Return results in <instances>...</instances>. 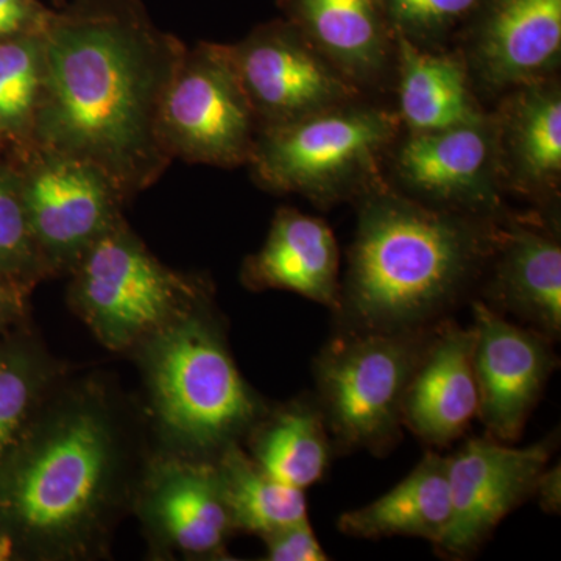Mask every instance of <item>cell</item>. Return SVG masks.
<instances>
[{"label":"cell","mask_w":561,"mask_h":561,"mask_svg":"<svg viewBox=\"0 0 561 561\" xmlns=\"http://www.w3.org/2000/svg\"><path fill=\"white\" fill-rule=\"evenodd\" d=\"M41 36L35 147L87 162L127 202L149 190L173 161L160 114L186 44L142 0H69L50 9Z\"/></svg>","instance_id":"1"},{"label":"cell","mask_w":561,"mask_h":561,"mask_svg":"<svg viewBox=\"0 0 561 561\" xmlns=\"http://www.w3.org/2000/svg\"><path fill=\"white\" fill-rule=\"evenodd\" d=\"M335 330L411 332L435 327L467 300L505 219L432 208L386 180L356 202Z\"/></svg>","instance_id":"2"},{"label":"cell","mask_w":561,"mask_h":561,"mask_svg":"<svg viewBox=\"0 0 561 561\" xmlns=\"http://www.w3.org/2000/svg\"><path fill=\"white\" fill-rule=\"evenodd\" d=\"M121 471L110 409L95 394H73L50 408L32 432L3 501L20 529L50 557L79 556L101 537Z\"/></svg>","instance_id":"3"},{"label":"cell","mask_w":561,"mask_h":561,"mask_svg":"<svg viewBox=\"0 0 561 561\" xmlns=\"http://www.w3.org/2000/svg\"><path fill=\"white\" fill-rule=\"evenodd\" d=\"M209 298L147 339L151 405L165 437L214 460L268 411L238 370Z\"/></svg>","instance_id":"4"},{"label":"cell","mask_w":561,"mask_h":561,"mask_svg":"<svg viewBox=\"0 0 561 561\" xmlns=\"http://www.w3.org/2000/svg\"><path fill=\"white\" fill-rule=\"evenodd\" d=\"M397 113L354 101L262 128L251 175L264 190L298 194L319 208L356 202L382 183V164L401 133Z\"/></svg>","instance_id":"5"},{"label":"cell","mask_w":561,"mask_h":561,"mask_svg":"<svg viewBox=\"0 0 561 561\" xmlns=\"http://www.w3.org/2000/svg\"><path fill=\"white\" fill-rule=\"evenodd\" d=\"M437 324L411 332L334 331L313 362V397L334 453L381 457L400 443L405 391Z\"/></svg>","instance_id":"6"},{"label":"cell","mask_w":561,"mask_h":561,"mask_svg":"<svg viewBox=\"0 0 561 561\" xmlns=\"http://www.w3.org/2000/svg\"><path fill=\"white\" fill-rule=\"evenodd\" d=\"M70 297L103 345L124 350L208 300L206 280L158 261L121 219L73 265Z\"/></svg>","instance_id":"7"},{"label":"cell","mask_w":561,"mask_h":561,"mask_svg":"<svg viewBox=\"0 0 561 561\" xmlns=\"http://www.w3.org/2000/svg\"><path fill=\"white\" fill-rule=\"evenodd\" d=\"M260 131L224 44L187 47L161 105L169 157L224 169L249 165Z\"/></svg>","instance_id":"8"},{"label":"cell","mask_w":561,"mask_h":561,"mask_svg":"<svg viewBox=\"0 0 561 561\" xmlns=\"http://www.w3.org/2000/svg\"><path fill=\"white\" fill-rule=\"evenodd\" d=\"M22 201L43 271L70 272L111 230L127 203L101 171L57 151L21 154Z\"/></svg>","instance_id":"9"},{"label":"cell","mask_w":561,"mask_h":561,"mask_svg":"<svg viewBox=\"0 0 561 561\" xmlns=\"http://www.w3.org/2000/svg\"><path fill=\"white\" fill-rule=\"evenodd\" d=\"M224 46L261 130L362 99L360 88L289 21L257 25Z\"/></svg>","instance_id":"10"},{"label":"cell","mask_w":561,"mask_h":561,"mask_svg":"<svg viewBox=\"0 0 561 561\" xmlns=\"http://www.w3.org/2000/svg\"><path fill=\"white\" fill-rule=\"evenodd\" d=\"M398 140V139H397ZM390 149L398 191L432 208L502 220L493 113L443 130L408 133Z\"/></svg>","instance_id":"11"},{"label":"cell","mask_w":561,"mask_h":561,"mask_svg":"<svg viewBox=\"0 0 561 561\" xmlns=\"http://www.w3.org/2000/svg\"><path fill=\"white\" fill-rule=\"evenodd\" d=\"M559 446V432L526 448L470 438L448 457L451 518L434 546L443 559L468 560L505 516L534 497L535 485Z\"/></svg>","instance_id":"12"},{"label":"cell","mask_w":561,"mask_h":561,"mask_svg":"<svg viewBox=\"0 0 561 561\" xmlns=\"http://www.w3.org/2000/svg\"><path fill=\"white\" fill-rule=\"evenodd\" d=\"M471 306L478 419L489 437L513 445L522 438L559 365L556 342L529 327L513 323L479 298Z\"/></svg>","instance_id":"13"},{"label":"cell","mask_w":561,"mask_h":561,"mask_svg":"<svg viewBox=\"0 0 561 561\" xmlns=\"http://www.w3.org/2000/svg\"><path fill=\"white\" fill-rule=\"evenodd\" d=\"M463 38L472 80L486 90L553 79L561 58V0H482Z\"/></svg>","instance_id":"14"},{"label":"cell","mask_w":561,"mask_h":561,"mask_svg":"<svg viewBox=\"0 0 561 561\" xmlns=\"http://www.w3.org/2000/svg\"><path fill=\"white\" fill-rule=\"evenodd\" d=\"M482 286V298L501 316L551 341L561 334V245L559 220L545 213L508 216L502 225Z\"/></svg>","instance_id":"15"},{"label":"cell","mask_w":561,"mask_h":561,"mask_svg":"<svg viewBox=\"0 0 561 561\" xmlns=\"http://www.w3.org/2000/svg\"><path fill=\"white\" fill-rule=\"evenodd\" d=\"M502 190L553 216L561 183V90L556 79L507 91L493 113Z\"/></svg>","instance_id":"16"},{"label":"cell","mask_w":561,"mask_h":561,"mask_svg":"<svg viewBox=\"0 0 561 561\" xmlns=\"http://www.w3.org/2000/svg\"><path fill=\"white\" fill-rule=\"evenodd\" d=\"M142 513L162 542L191 557L224 556L234 530L216 460H168L147 479Z\"/></svg>","instance_id":"17"},{"label":"cell","mask_w":561,"mask_h":561,"mask_svg":"<svg viewBox=\"0 0 561 561\" xmlns=\"http://www.w3.org/2000/svg\"><path fill=\"white\" fill-rule=\"evenodd\" d=\"M474 330L451 317L435 328L402 402V426L426 445H451L478 419Z\"/></svg>","instance_id":"18"},{"label":"cell","mask_w":561,"mask_h":561,"mask_svg":"<svg viewBox=\"0 0 561 561\" xmlns=\"http://www.w3.org/2000/svg\"><path fill=\"white\" fill-rule=\"evenodd\" d=\"M251 290H287L324 306L341 302V251L327 221L298 209L280 208L260 251L242 265Z\"/></svg>","instance_id":"19"},{"label":"cell","mask_w":561,"mask_h":561,"mask_svg":"<svg viewBox=\"0 0 561 561\" xmlns=\"http://www.w3.org/2000/svg\"><path fill=\"white\" fill-rule=\"evenodd\" d=\"M284 20L362 91L381 83L394 58L382 0H278Z\"/></svg>","instance_id":"20"},{"label":"cell","mask_w":561,"mask_h":561,"mask_svg":"<svg viewBox=\"0 0 561 561\" xmlns=\"http://www.w3.org/2000/svg\"><path fill=\"white\" fill-rule=\"evenodd\" d=\"M398 119L408 133L443 130L486 116L463 51H438L394 33Z\"/></svg>","instance_id":"21"},{"label":"cell","mask_w":561,"mask_h":561,"mask_svg":"<svg viewBox=\"0 0 561 561\" xmlns=\"http://www.w3.org/2000/svg\"><path fill=\"white\" fill-rule=\"evenodd\" d=\"M449 518L448 457L427 453L394 489L364 507L343 513L337 527L362 540L411 537L435 546L448 529Z\"/></svg>","instance_id":"22"},{"label":"cell","mask_w":561,"mask_h":561,"mask_svg":"<svg viewBox=\"0 0 561 561\" xmlns=\"http://www.w3.org/2000/svg\"><path fill=\"white\" fill-rule=\"evenodd\" d=\"M251 459L272 478L306 490L323 479L334 446L313 394L268 409L249 432Z\"/></svg>","instance_id":"23"},{"label":"cell","mask_w":561,"mask_h":561,"mask_svg":"<svg viewBox=\"0 0 561 561\" xmlns=\"http://www.w3.org/2000/svg\"><path fill=\"white\" fill-rule=\"evenodd\" d=\"M214 460L234 530L262 538L280 527L308 518L305 490L272 478L242 451L239 443L227 446Z\"/></svg>","instance_id":"24"},{"label":"cell","mask_w":561,"mask_h":561,"mask_svg":"<svg viewBox=\"0 0 561 561\" xmlns=\"http://www.w3.org/2000/svg\"><path fill=\"white\" fill-rule=\"evenodd\" d=\"M41 32L0 41V142L13 144L20 154L35 147L44 87Z\"/></svg>","instance_id":"25"},{"label":"cell","mask_w":561,"mask_h":561,"mask_svg":"<svg viewBox=\"0 0 561 561\" xmlns=\"http://www.w3.org/2000/svg\"><path fill=\"white\" fill-rule=\"evenodd\" d=\"M47 381L46 365L27 351L0 354V463L20 445Z\"/></svg>","instance_id":"26"},{"label":"cell","mask_w":561,"mask_h":561,"mask_svg":"<svg viewBox=\"0 0 561 561\" xmlns=\"http://www.w3.org/2000/svg\"><path fill=\"white\" fill-rule=\"evenodd\" d=\"M393 33L416 46L435 49L456 28H463L482 0H382Z\"/></svg>","instance_id":"27"},{"label":"cell","mask_w":561,"mask_h":561,"mask_svg":"<svg viewBox=\"0 0 561 561\" xmlns=\"http://www.w3.org/2000/svg\"><path fill=\"white\" fill-rule=\"evenodd\" d=\"M0 267L43 271L22 201L18 171L0 169Z\"/></svg>","instance_id":"28"},{"label":"cell","mask_w":561,"mask_h":561,"mask_svg":"<svg viewBox=\"0 0 561 561\" xmlns=\"http://www.w3.org/2000/svg\"><path fill=\"white\" fill-rule=\"evenodd\" d=\"M265 560L268 561H327L330 560L317 538L309 518L289 524L264 535Z\"/></svg>","instance_id":"29"},{"label":"cell","mask_w":561,"mask_h":561,"mask_svg":"<svg viewBox=\"0 0 561 561\" xmlns=\"http://www.w3.org/2000/svg\"><path fill=\"white\" fill-rule=\"evenodd\" d=\"M49 14L39 0H0V41L43 31Z\"/></svg>","instance_id":"30"},{"label":"cell","mask_w":561,"mask_h":561,"mask_svg":"<svg viewBox=\"0 0 561 561\" xmlns=\"http://www.w3.org/2000/svg\"><path fill=\"white\" fill-rule=\"evenodd\" d=\"M534 497L540 501V507L551 515H560L561 508V470L560 463L545 468L535 485Z\"/></svg>","instance_id":"31"},{"label":"cell","mask_w":561,"mask_h":561,"mask_svg":"<svg viewBox=\"0 0 561 561\" xmlns=\"http://www.w3.org/2000/svg\"><path fill=\"white\" fill-rule=\"evenodd\" d=\"M18 553V540L13 534L0 526V561L13 559Z\"/></svg>","instance_id":"32"},{"label":"cell","mask_w":561,"mask_h":561,"mask_svg":"<svg viewBox=\"0 0 561 561\" xmlns=\"http://www.w3.org/2000/svg\"><path fill=\"white\" fill-rule=\"evenodd\" d=\"M18 306L16 295L10 291L7 287L0 286V324L5 321L11 311H14Z\"/></svg>","instance_id":"33"}]
</instances>
